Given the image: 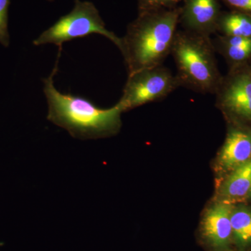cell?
<instances>
[{
	"label": "cell",
	"mask_w": 251,
	"mask_h": 251,
	"mask_svg": "<svg viewBox=\"0 0 251 251\" xmlns=\"http://www.w3.org/2000/svg\"><path fill=\"white\" fill-rule=\"evenodd\" d=\"M58 55L52 74L44 80L48 120L77 139L95 140L117 134L121 128L123 112L118 103L112 108H100L89 99L61 93L55 88L53 77L57 72Z\"/></svg>",
	"instance_id": "1"
},
{
	"label": "cell",
	"mask_w": 251,
	"mask_h": 251,
	"mask_svg": "<svg viewBox=\"0 0 251 251\" xmlns=\"http://www.w3.org/2000/svg\"><path fill=\"white\" fill-rule=\"evenodd\" d=\"M179 15L180 6L138 13L128 25L120 49L128 74L163 64L171 54Z\"/></svg>",
	"instance_id": "2"
},
{
	"label": "cell",
	"mask_w": 251,
	"mask_h": 251,
	"mask_svg": "<svg viewBox=\"0 0 251 251\" xmlns=\"http://www.w3.org/2000/svg\"><path fill=\"white\" fill-rule=\"evenodd\" d=\"M211 36L178 29L171 54L180 87L201 94H215L224 75L216 59Z\"/></svg>",
	"instance_id": "3"
},
{
	"label": "cell",
	"mask_w": 251,
	"mask_h": 251,
	"mask_svg": "<svg viewBox=\"0 0 251 251\" xmlns=\"http://www.w3.org/2000/svg\"><path fill=\"white\" fill-rule=\"evenodd\" d=\"M93 34L105 36L121 49V38L107 29L95 5L90 1L75 0L72 11L59 18L33 43L35 46L54 44L61 48L67 41Z\"/></svg>",
	"instance_id": "4"
},
{
	"label": "cell",
	"mask_w": 251,
	"mask_h": 251,
	"mask_svg": "<svg viewBox=\"0 0 251 251\" xmlns=\"http://www.w3.org/2000/svg\"><path fill=\"white\" fill-rule=\"evenodd\" d=\"M176 75L163 65L128 74L122 98L118 102L124 112L166 97L179 87Z\"/></svg>",
	"instance_id": "5"
},
{
	"label": "cell",
	"mask_w": 251,
	"mask_h": 251,
	"mask_svg": "<svg viewBox=\"0 0 251 251\" xmlns=\"http://www.w3.org/2000/svg\"><path fill=\"white\" fill-rule=\"evenodd\" d=\"M214 95L216 105L232 125L251 128V72L249 64L229 69Z\"/></svg>",
	"instance_id": "6"
},
{
	"label": "cell",
	"mask_w": 251,
	"mask_h": 251,
	"mask_svg": "<svg viewBox=\"0 0 251 251\" xmlns=\"http://www.w3.org/2000/svg\"><path fill=\"white\" fill-rule=\"evenodd\" d=\"M233 209L230 203L224 201L213 204L206 211L200 227L199 237L208 251H231V214Z\"/></svg>",
	"instance_id": "7"
},
{
	"label": "cell",
	"mask_w": 251,
	"mask_h": 251,
	"mask_svg": "<svg viewBox=\"0 0 251 251\" xmlns=\"http://www.w3.org/2000/svg\"><path fill=\"white\" fill-rule=\"evenodd\" d=\"M221 0H183L179 25L182 29L211 36L216 34L221 16Z\"/></svg>",
	"instance_id": "8"
},
{
	"label": "cell",
	"mask_w": 251,
	"mask_h": 251,
	"mask_svg": "<svg viewBox=\"0 0 251 251\" xmlns=\"http://www.w3.org/2000/svg\"><path fill=\"white\" fill-rule=\"evenodd\" d=\"M251 159V128L230 125L218 157L217 168L232 172Z\"/></svg>",
	"instance_id": "9"
},
{
	"label": "cell",
	"mask_w": 251,
	"mask_h": 251,
	"mask_svg": "<svg viewBox=\"0 0 251 251\" xmlns=\"http://www.w3.org/2000/svg\"><path fill=\"white\" fill-rule=\"evenodd\" d=\"M212 41L216 52L224 57L229 69L251 62V39L218 34Z\"/></svg>",
	"instance_id": "10"
},
{
	"label": "cell",
	"mask_w": 251,
	"mask_h": 251,
	"mask_svg": "<svg viewBox=\"0 0 251 251\" xmlns=\"http://www.w3.org/2000/svg\"><path fill=\"white\" fill-rule=\"evenodd\" d=\"M251 188V159L238 167L220 188V195L226 200L239 199L249 195Z\"/></svg>",
	"instance_id": "11"
},
{
	"label": "cell",
	"mask_w": 251,
	"mask_h": 251,
	"mask_svg": "<svg viewBox=\"0 0 251 251\" xmlns=\"http://www.w3.org/2000/svg\"><path fill=\"white\" fill-rule=\"evenodd\" d=\"M216 34L251 39V16L239 11H222Z\"/></svg>",
	"instance_id": "12"
},
{
	"label": "cell",
	"mask_w": 251,
	"mask_h": 251,
	"mask_svg": "<svg viewBox=\"0 0 251 251\" xmlns=\"http://www.w3.org/2000/svg\"><path fill=\"white\" fill-rule=\"evenodd\" d=\"M231 226L232 246L237 251L251 250V211L245 209H233Z\"/></svg>",
	"instance_id": "13"
},
{
	"label": "cell",
	"mask_w": 251,
	"mask_h": 251,
	"mask_svg": "<svg viewBox=\"0 0 251 251\" xmlns=\"http://www.w3.org/2000/svg\"><path fill=\"white\" fill-rule=\"evenodd\" d=\"M183 0H138V13L174 9Z\"/></svg>",
	"instance_id": "14"
},
{
	"label": "cell",
	"mask_w": 251,
	"mask_h": 251,
	"mask_svg": "<svg viewBox=\"0 0 251 251\" xmlns=\"http://www.w3.org/2000/svg\"><path fill=\"white\" fill-rule=\"evenodd\" d=\"M11 0H0V44L4 47L10 44V36L8 30L9 8Z\"/></svg>",
	"instance_id": "15"
},
{
	"label": "cell",
	"mask_w": 251,
	"mask_h": 251,
	"mask_svg": "<svg viewBox=\"0 0 251 251\" xmlns=\"http://www.w3.org/2000/svg\"><path fill=\"white\" fill-rule=\"evenodd\" d=\"M221 1L232 11L251 16V0H221Z\"/></svg>",
	"instance_id": "16"
},
{
	"label": "cell",
	"mask_w": 251,
	"mask_h": 251,
	"mask_svg": "<svg viewBox=\"0 0 251 251\" xmlns=\"http://www.w3.org/2000/svg\"><path fill=\"white\" fill-rule=\"evenodd\" d=\"M249 69H250V71L251 72V62L250 63H249Z\"/></svg>",
	"instance_id": "17"
},
{
	"label": "cell",
	"mask_w": 251,
	"mask_h": 251,
	"mask_svg": "<svg viewBox=\"0 0 251 251\" xmlns=\"http://www.w3.org/2000/svg\"><path fill=\"white\" fill-rule=\"evenodd\" d=\"M249 196H251V190H250V192H249Z\"/></svg>",
	"instance_id": "18"
},
{
	"label": "cell",
	"mask_w": 251,
	"mask_h": 251,
	"mask_svg": "<svg viewBox=\"0 0 251 251\" xmlns=\"http://www.w3.org/2000/svg\"><path fill=\"white\" fill-rule=\"evenodd\" d=\"M49 1H53V0H49Z\"/></svg>",
	"instance_id": "19"
}]
</instances>
